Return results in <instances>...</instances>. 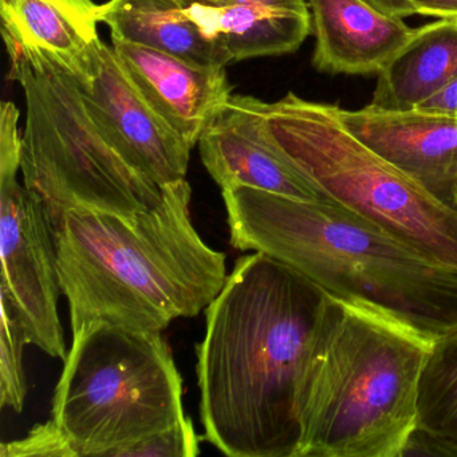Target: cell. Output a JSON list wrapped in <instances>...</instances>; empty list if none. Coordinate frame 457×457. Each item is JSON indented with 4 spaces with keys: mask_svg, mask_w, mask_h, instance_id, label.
Returning <instances> with one entry per match:
<instances>
[{
    "mask_svg": "<svg viewBox=\"0 0 457 457\" xmlns=\"http://www.w3.org/2000/svg\"><path fill=\"white\" fill-rule=\"evenodd\" d=\"M328 293L263 253L235 262L196 345L204 438L232 457H295L296 390Z\"/></svg>",
    "mask_w": 457,
    "mask_h": 457,
    "instance_id": "cell-1",
    "label": "cell"
},
{
    "mask_svg": "<svg viewBox=\"0 0 457 457\" xmlns=\"http://www.w3.org/2000/svg\"><path fill=\"white\" fill-rule=\"evenodd\" d=\"M229 242L430 341L457 328V269L341 205L237 187L221 191Z\"/></svg>",
    "mask_w": 457,
    "mask_h": 457,
    "instance_id": "cell-2",
    "label": "cell"
},
{
    "mask_svg": "<svg viewBox=\"0 0 457 457\" xmlns=\"http://www.w3.org/2000/svg\"><path fill=\"white\" fill-rule=\"evenodd\" d=\"M162 191L138 215L69 211L54 227L71 334L92 322L162 331L199 315L226 285V255L192 223L188 181Z\"/></svg>",
    "mask_w": 457,
    "mask_h": 457,
    "instance_id": "cell-3",
    "label": "cell"
},
{
    "mask_svg": "<svg viewBox=\"0 0 457 457\" xmlns=\"http://www.w3.org/2000/svg\"><path fill=\"white\" fill-rule=\"evenodd\" d=\"M433 341L328 294L296 390L295 457H400Z\"/></svg>",
    "mask_w": 457,
    "mask_h": 457,
    "instance_id": "cell-4",
    "label": "cell"
},
{
    "mask_svg": "<svg viewBox=\"0 0 457 457\" xmlns=\"http://www.w3.org/2000/svg\"><path fill=\"white\" fill-rule=\"evenodd\" d=\"M4 44L10 79L25 95L23 183L44 203L53 227L69 211L136 216L156 207L162 188L125 159L71 69L41 47Z\"/></svg>",
    "mask_w": 457,
    "mask_h": 457,
    "instance_id": "cell-5",
    "label": "cell"
},
{
    "mask_svg": "<svg viewBox=\"0 0 457 457\" xmlns=\"http://www.w3.org/2000/svg\"><path fill=\"white\" fill-rule=\"evenodd\" d=\"M253 104L267 140L331 202L457 269V210L355 137L338 106L294 93Z\"/></svg>",
    "mask_w": 457,
    "mask_h": 457,
    "instance_id": "cell-6",
    "label": "cell"
},
{
    "mask_svg": "<svg viewBox=\"0 0 457 457\" xmlns=\"http://www.w3.org/2000/svg\"><path fill=\"white\" fill-rule=\"evenodd\" d=\"M53 420L77 456L116 457L183 419V378L162 331L92 322L77 331Z\"/></svg>",
    "mask_w": 457,
    "mask_h": 457,
    "instance_id": "cell-7",
    "label": "cell"
},
{
    "mask_svg": "<svg viewBox=\"0 0 457 457\" xmlns=\"http://www.w3.org/2000/svg\"><path fill=\"white\" fill-rule=\"evenodd\" d=\"M20 109L0 105V245L4 288L17 307L29 345L65 361L58 314L62 287L54 227L38 196L18 181L22 165Z\"/></svg>",
    "mask_w": 457,
    "mask_h": 457,
    "instance_id": "cell-8",
    "label": "cell"
},
{
    "mask_svg": "<svg viewBox=\"0 0 457 457\" xmlns=\"http://www.w3.org/2000/svg\"><path fill=\"white\" fill-rule=\"evenodd\" d=\"M74 76L90 111L133 167L160 188L187 180L191 146L146 103L113 47L100 39L84 73Z\"/></svg>",
    "mask_w": 457,
    "mask_h": 457,
    "instance_id": "cell-9",
    "label": "cell"
},
{
    "mask_svg": "<svg viewBox=\"0 0 457 457\" xmlns=\"http://www.w3.org/2000/svg\"><path fill=\"white\" fill-rule=\"evenodd\" d=\"M197 146L203 165L221 191L247 187L291 199L336 204L267 140L251 96L232 95Z\"/></svg>",
    "mask_w": 457,
    "mask_h": 457,
    "instance_id": "cell-10",
    "label": "cell"
},
{
    "mask_svg": "<svg viewBox=\"0 0 457 457\" xmlns=\"http://www.w3.org/2000/svg\"><path fill=\"white\" fill-rule=\"evenodd\" d=\"M342 124L361 141L456 210L457 117L425 112L338 108Z\"/></svg>",
    "mask_w": 457,
    "mask_h": 457,
    "instance_id": "cell-11",
    "label": "cell"
},
{
    "mask_svg": "<svg viewBox=\"0 0 457 457\" xmlns=\"http://www.w3.org/2000/svg\"><path fill=\"white\" fill-rule=\"evenodd\" d=\"M112 47L146 103L194 149L231 98L234 87L226 68L119 39H112Z\"/></svg>",
    "mask_w": 457,
    "mask_h": 457,
    "instance_id": "cell-12",
    "label": "cell"
},
{
    "mask_svg": "<svg viewBox=\"0 0 457 457\" xmlns=\"http://www.w3.org/2000/svg\"><path fill=\"white\" fill-rule=\"evenodd\" d=\"M315 34L312 66L320 73L378 76L413 36L403 18L366 0H307Z\"/></svg>",
    "mask_w": 457,
    "mask_h": 457,
    "instance_id": "cell-13",
    "label": "cell"
},
{
    "mask_svg": "<svg viewBox=\"0 0 457 457\" xmlns=\"http://www.w3.org/2000/svg\"><path fill=\"white\" fill-rule=\"evenodd\" d=\"M227 63L296 52L312 33L310 7L199 4L187 9Z\"/></svg>",
    "mask_w": 457,
    "mask_h": 457,
    "instance_id": "cell-14",
    "label": "cell"
},
{
    "mask_svg": "<svg viewBox=\"0 0 457 457\" xmlns=\"http://www.w3.org/2000/svg\"><path fill=\"white\" fill-rule=\"evenodd\" d=\"M370 106L409 112L457 79V20L416 29L413 36L382 69Z\"/></svg>",
    "mask_w": 457,
    "mask_h": 457,
    "instance_id": "cell-15",
    "label": "cell"
},
{
    "mask_svg": "<svg viewBox=\"0 0 457 457\" xmlns=\"http://www.w3.org/2000/svg\"><path fill=\"white\" fill-rule=\"evenodd\" d=\"M92 0H0L4 42L41 47L82 74L100 41Z\"/></svg>",
    "mask_w": 457,
    "mask_h": 457,
    "instance_id": "cell-16",
    "label": "cell"
},
{
    "mask_svg": "<svg viewBox=\"0 0 457 457\" xmlns=\"http://www.w3.org/2000/svg\"><path fill=\"white\" fill-rule=\"evenodd\" d=\"M191 4L192 0H108L98 6L97 20L111 29L112 39L226 68L223 53L189 17Z\"/></svg>",
    "mask_w": 457,
    "mask_h": 457,
    "instance_id": "cell-17",
    "label": "cell"
},
{
    "mask_svg": "<svg viewBox=\"0 0 457 457\" xmlns=\"http://www.w3.org/2000/svg\"><path fill=\"white\" fill-rule=\"evenodd\" d=\"M417 435L457 456V328L433 341L417 395Z\"/></svg>",
    "mask_w": 457,
    "mask_h": 457,
    "instance_id": "cell-18",
    "label": "cell"
},
{
    "mask_svg": "<svg viewBox=\"0 0 457 457\" xmlns=\"http://www.w3.org/2000/svg\"><path fill=\"white\" fill-rule=\"evenodd\" d=\"M0 405L22 413L29 386L23 368V349L29 345L20 312L9 294L0 288Z\"/></svg>",
    "mask_w": 457,
    "mask_h": 457,
    "instance_id": "cell-19",
    "label": "cell"
},
{
    "mask_svg": "<svg viewBox=\"0 0 457 457\" xmlns=\"http://www.w3.org/2000/svg\"><path fill=\"white\" fill-rule=\"evenodd\" d=\"M199 440L194 422L183 417L167 429L122 449L116 457H195L200 453Z\"/></svg>",
    "mask_w": 457,
    "mask_h": 457,
    "instance_id": "cell-20",
    "label": "cell"
},
{
    "mask_svg": "<svg viewBox=\"0 0 457 457\" xmlns=\"http://www.w3.org/2000/svg\"><path fill=\"white\" fill-rule=\"evenodd\" d=\"M0 456L79 457L68 436L53 419L37 425L25 438L4 444Z\"/></svg>",
    "mask_w": 457,
    "mask_h": 457,
    "instance_id": "cell-21",
    "label": "cell"
},
{
    "mask_svg": "<svg viewBox=\"0 0 457 457\" xmlns=\"http://www.w3.org/2000/svg\"><path fill=\"white\" fill-rule=\"evenodd\" d=\"M416 111L457 117V79L444 87L437 95L422 103Z\"/></svg>",
    "mask_w": 457,
    "mask_h": 457,
    "instance_id": "cell-22",
    "label": "cell"
},
{
    "mask_svg": "<svg viewBox=\"0 0 457 457\" xmlns=\"http://www.w3.org/2000/svg\"><path fill=\"white\" fill-rule=\"evenodd\" d=\"M416 14L457 20V0H411Z\"/></svg>",
    "mask_w": 457,
    "mask_h": 457,
    "instance_id": "cell-23",
    "label": "cell"
},
{
    "mask_svg": "<svg viewBox=\"0 0 457 457\" xmlns=\"http://www.w3.org/2000/svg\"><path fill=\"white\" fill-rule=\"evenodd\" d=\"M371 6L393 17L406 18L416 15L411 0H366Z\"/></svg>",
    "mask_w": 457,
    "mask_h": 457,
    "instance_id": "cell-24",
    "label": "cell"
},
{
    "mask_svg": "<svg viewBox=\"0 0 457 457\" xmlns=\"http://www.w3.org/2000/svg\"><path fill=\"white\" fill-rule=\"evenodd\" d=\"M237 4H262V6L277 7H309L306 0H231Z\"/></svg>",
    "mask_w": 457,
    "mask_h": 457,
    "instance_id": "cell-25",
    "label": "cell"
},
{
    "mask_svg": "<svg viewBox=\"0 0 457 457\" xmlns=\"http://www.w3.org/2000/svg\"><path fill=\"white\" fill-rule=\"evenodd\" d=\"M194 4H228L231 0H192Z\"/></svg>",
    "mask_w": 457,
    "mask_h": 457,
    "instance_id": "cell-26",
    "label": "cell"
},
{
    "mask_svg": "<svg viewBox=\"0 0 457 457\" xmlns=\"http://www.w3.org/2000/svg\"><path fill=\"white\" fill-rule=\"evenodd\" d=\"M454 204H456V210H457V192H456V202H454Z\"/></svg>",
    "mask_w": 457,
    "mask_h": 457,
    "instance_id": "cell-27",
    "label": "cell"
}]
</instances>
